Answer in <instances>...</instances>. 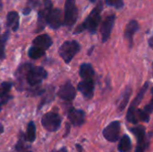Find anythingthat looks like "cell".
Segmentation results:
<instances>
[{
    "mask_svg": "<svg viewBox=\"0 0 153 152\" xmlns=\"http://www.w3.org/2000/svg\"><path fill=\"white\" fill-rule=\"evenodd\" d=\"M102 10V2H100L98 5L90 13L88 17L82 22V25L77 27L75 33L82 32V30H88L91 32H95L99 23L100 22V13Z\"/></svg>",
    "mask_w": 153,
    "mask_h": 152,
    "instance_id": "6da1fadb",
    "label": "cell"
},
{
    "mask_svg": "<svg viewBox=\"0 0 153 152\" xmlns=\"http://www.w3.org/2000/svg\"><path fill=\"white\" fill-rule=\"evenodd\" d=\"M81 46L75 40L65 41L59 48V55L65 63H70L74 56L80 51Z\"/></svg>",
    "mask_w": 153,
    "mask_h": 152,
    "instance_id": "7a4b0ae2",
    "label": "cell"
},
{
    "mask_svg": "<svg viewBox=\"0 0 153 152\" xmlns=\"http://www.w3.org/2000/svg\"><path fill=\"white\" fill-rule=\"evenodd\" d=\"M41 125L48 132H56L61 125V117L56 113L48 112L42 116Z\"/></svg>",
    "mask_w": 153,
    "mask_h": 152,
    "instance_id": "3957f363",
    "label": "cell"
},
{
    "mask_svg": "<svg viewBox=\"0 0 153 152\" xmlns=\"http://www.w3.org/2000/svg\"><path fill=\"white\" fill-rule=\"evenodd\" d=\"M148 86H149V83L148 82H145L144 85L142 87V89L140 90L139 93L137 94L136 98L134 99V100L133 101V103L131 104L129 109H128V112H127V115H126V119L128 122L130 123H133V124H136L137 123V118H136V108L137 106L141 103V101L143 100V98L144 97V94L146 93L147 90H148Z\"/></svg>",
    "mask_w": 153,
    "mask_h": 152,
    "instance_id": "277c9868",
    "label": "cell"
},
{
    "mask_svg": "<svg viewBox=\"0 0 153 152\" xmlns=\"http://www.w3.org/2000/svg\"><path fill=\"white\" fill-rule=\"evenodd\" d=\"M78 17V10L75 5V0H66L65 4L64 23L67 26H72L76 22Z\"/></svg>",
    "mask_w": 153,
    "mask_h": 152,
    "instance_id": "5b68a950",
    "label": "cell"
},
{
    "mask_svg": "<svg viewBox=\"0 0 153 152\" xmlns=\"http://www.w3.org/2000/svg\"><path fill=\"white\" fill-rule=\"evenodd\" d=\"M47 75L48 73L43 67H30L27 73V82L30 85L35 86L37 84H39L44 79H46Z\"/></svg>",
    "mask_w": 153,
    "mask_h": 152,
    "instance_id": "8992f818",
    "label": "cell"
},
{
    "mask_svg": "<svg viewBox=\"0 0 153 152\" xmlns=\"http://www.w3.org/2000/svg\"><path fill=\"white\" fill-rule=\"evenodd\" d=\"M120 132V122L114 121L110 123L104 130H103V136L108 142H115L117 141Z\"/></svg>",
    "mask_w": 153,
    "mask_h": 152,
    "instance_id": "52a82bcc",
    "label": "cell"
},
{
    "mask_svg": "<svg viewBox=\"0 0 153 152\" xmlns=\"http://www.w3.org/2000/svg\"><path fill=\"white\" fill-rule=\"evenodd\" d=\"M52 9V3L49 0H44L43 6L39 12V18H38V31L43 30L47 24V18L49 12Z\"/></svg>",
    "mask_w": 153,
    "mask_h": 152,
    "instance_id": "ba28073f",
    "label": "cell"
},
{
    "mask_svg": "<svg viewBox=\"0 0 153 152\" xmlns=\"http://www.w3.org/2000/svg\"><path fill=\"white\" fill-rule=\"evenodd\" d=\"M115 20H116V15L112 14V15L108 16L102 22L100 32H101V37H102L103 42H106L109 39L112 29L115 24Z\"/></svg>",
    "mask_w": 153,
    "mask_h": 152,
    "instance_id": "9c48e42d",
    "label": "cell"
},
{
    "mask_svg": "<svg viewBox=\"0 0 153 152\" xmlns=\"http://www.w3.org/2000/svg\"><path fill=\"white\" fill-rule=\"evenodd\" d=\"M47 23L54 30L58 29L62 24V13L61 10L58 8L51 9L49 12L48 18H47Z\"/></svg>",
    "mask_w": 153,
    "mask_h": 152,
    "instance_id": "30bf717a",
    "label": "cell"
},
{
    "mask_svg": "<svg viewBox=\"0 0 153 152\" xmlns=\"http://www.w3.org/2000/svg\"><path fill=\"white\" fill-rule=\"evenodd\" d=\"M131 132L137 138V147L135 152H144L146 148L145 143V129L143 126H137L131 129Z\"/></svg>",
    "mask_w": 153,
    "mask_h": 152,
    "instance_id": "8fae6325",
    "label": "cell"
},
{
    "mask_svg": "<svg viewBox=\"0 0 153 152\" xmlns=\"http://www.w3.org/2000/svg\"><path fill=\"white\" fill-rule=\"evenodd\" d=\"M57 95L60 99H64V100H73L76 95V90L74 89V87L73 86V84H71L70 82H67L65 84H64L58 90Z\"/></svg>",
    "mask_w": 153,
    "mask_h": 152,
    "instance_id": "7c38bea8",
    "label": "cell"
},
{
    "mask_svg": "<svg viewBox=\"0 0 153 152\" xmlns=\"http://www.w3.org/2000/svg\"><path fill=\"white\" fill-rule=\"evenodd\" d=\"M68 119L73 125L80 126L85 121V113L82 110L72 108L68 112Z\"/></svg>",
    "mask_w": 153,
    "mask_h": 152,
    "instance_id": "4fadbf2b",
    "label": "cell"
},
{
    "mask_svg": "<svg viewBox=\"0 0 153 152\" xmlns=\"http://www.w3.org/2000/svg\"><path fill=\"white\" fill-rule=\"evenodd\" d=\"M139 30V23L133 20L130 21L127 25L126 26V30H125V38L129 43V47H132L133 42H134V35Z\"/></svg>",
    "mask_w": 153,
    "mask_h": 152,
    "instance_id": "5bb4252c",
    "label": "cell"
},
{
    "mask_svg": "<svg viewBox=\"0 0 153 152\" xmlns=\"http://www.w3.org/2000/svg\"><path fill=\"white\" fill-rule=\"evenodd\" d=\"M78 90L82 93V95L87 98L91 99L93 96L94 91V82L93 80H83L78 83Z\"/></svg>",
    "mask_w": 153,
    "mask_h": 152,
    "instance_id": "9a60e30c",
    "label": "cell"
},
{
    "mask_svg": "<svg viewBox=\"0 0 153 152\" xmlns=\"http://www.w3.org/2000/svg\"><path fill=\"white\" fill-rule=\"evenodd\" d=\"M33 44L35 47H38L42 48L43 50H46L51 47L52 39L48 34H42L33 39Z\"/></svg>",
    "mask_w": 153,
    "mask_h": 152,
    "instance_id": "2e32d148",
    "label": "cell"
},
{
    "mask_svg": "<svg viewBox=\"0 0 153 152\" xmlns=\"http://www.w3.org/2000/svg\"><path fill=\"white\" fill-rule=\"evenodd\" d=\"M80 76L83 80H93L94 70L90 64H82L80 67Z\"/></svg>",
    "mask_w": 153,
    "mask_h": 152,
    "instance_id": "e0dca14e",
    "label": "cell"
},
{
    "mask_svg": "<svg viewBox=\"0 0 153 152\" xmlns=\"http://www.w3.org/2000/svg\"><path fill=\"white\" fill-rule=\"evenodd\" d=\"M6 24L9 27H12L13 30H17L19 27V16L16 12H10L6 16Z\"/></svg>",
    "mask_w": 153,
    "mask_h": 152,
    "instance_id": "ac0fdd59",
    "label": "cell"
},
{
    "mask_svg": "<svg viewBox=\"0 0 153 152\" xmlns=\"http://www.w3.org/2000/svg\"><path fill=\"white\" fill-rule=\"evenodd\" d=\"M131 93H132V89L130 87H127L125 90V91H124V93H123V95L121 97V100H120L119 105H118L119 111H123L126 108V106L128 103V100H129V98L131 96Z\"/></svg>",
    "mask_w": 153,
    "mask_h": 152,
    "instance_id": "d6986e66",
    "label": "cell"
},
{
    "mask_svg": "<svg viewBox=\"0 0 153 152\" xmlns=\"http://www.w3.org/2000/svg\"><path fill=\"white\" fill-rule=\"evenodd\" d=\"M131 146H132L131 139L129 138L128 135H124L119 142L118 151L120 152H127L128 151H130Z\"/></svg>",
    "mask_w": 153,
    "mask_h": 152,
    "instance_id": "ffe728a7",
    "label": "cell"
},
{
    "mask_svg": "<svg viewBox=\"0 0 153 152\" xmlns=\"http://www.w3.org/2000/svg\"><path fill=\"white\" fill-rule=\"evenodd\" d=\"M36 139V127L33 122H30L27 126L26 140L30 142H33Z\"/></svg>",
    "mask_w": 153,
    "mask_h": 152,
    "instance_id": "44dd1931",
    "label": "cell"
},
{
    "mask_svg": "<svg viewBox=\"0 0 153 152\" xmlns=\"http://www.w3.org/2000/svg\"><path fill=\"white\" fill-rule=\"evenodd\" d=\"M44 51L42 48L40 47H31L29 51H28V56L32 58V59H38L39 57H41L43 55H44Z\"/></svg>",
    "mask_w": 153,
    "mask_h": 152,
    "instance_id": "7402d4cb",
    "label": "cell"
},
{
    "mask_svg": "<svg viewBox=\"0 0 153 152\" xmlns=\"http://www.w3.org/2000/svg\"><path fill=\"white\" fill-rule=\"evenodd\" d=\"M12 88V83L8 82H4L0 84V99H4L7 96L8 92Z\"/></svg>",
    "mask_w": 153,
    "mask_h": 152,
    "instance_id": "603a6c76",
    "label": "cell"
},
{
    "mask_svg": "<svg viewBox=\"0 0 153 152\" xmlns=\"http://www.w3.org/2000/svg\"><path fill=\"white\" fill-rule=\"evenodd\" d=\"M106 4L110 5V6H114L116 8H121L124 6V1L123 0H105Z\"/></svg>",
    "mask_w": 153,
    "mask_h": 152,
    "instance_id": "cb8c5ba5",
    "label": "cell"
},
{
    "mask_svg": "<svg viewBox=\"0 0 153 152\" xmlns=\"http://www.w3.org/2000/svg\"><path fill=\"white\" fill-rule=\"evenodd\" d=\"M7 35H8V33L6 32L0 39V58H3L4 56V42H5V40L7 39V37H6Z\"/></svg>",
    "mask_w": 153,
    "mask_h": 152,
    "instance_id": "d4e9b609",
    "label": "cell"
},
{
    "mask_svg": "<svg viewBox=\"0 0 153 152\" xmlns=\"http://www.w3.org/2000/svg\"><path fill=\"white\" fill-rule=\"evenodd\" d=\"M136 113L138 114L139 118H140L142 121H143V122H147V123L149 122V120H150V114L146 113L144 110H138Z\"/></svg>",
    "mask_w": 153,
    "mask_h": 152,
    "instance_id": "484cf974",
    "label": "cell"
},
{
    "mask_svg": "<svg viewBox=\"0 0 153 152\" xmlns=\"http://www.w3.org/2000/svg\"><path fill=\"white\" fill-rule=\"evenodd\" d=\"M23 139H24V136H23ZM19 140V142H18V143L16 144V146H15V149H16V151L19 152H22V151H24L25 150H26V147L24 146V143H23V142H24V140Z\"/></svg>",
    "mask_w": 153,
    "mask_h": 152,
    "instance_id": "4316f807",
    "label": "cell"
},
{
    "mask_svg": "<svg viewBox=\"0 0 153 152\" xmlns=\"http://www.w3.org/2000/svg\"><path fill=\"white\" fill-rule=\"evenodd\" d=\"M152 96L151 102H150V103L145 107V108H144V111H145L146 113H148V114H151L153 111V88L152 90Z\"/></svg>",
    "mask_w": 153,
    "mask_h": 152,
    "instance_id": "83f0119b",
    "label": "cell"
},
{
    "mask_svg": "<svg viewBox=\"0 0 153 152\" xmlns=\"http://www.w3.org/2000/svg\"><path fill=\"white\" fill-rule=\"evenodd\" d=\"M28 3L30 6V9L31 8H34V7H37L39 4V0H28Z\"/></svg>",
    "mask_w": 153,
    "mask_h": 152,
    "instance_id": "f1b7e54d",
    "label": "cell"
},
{
    "mask_svg": "<svg viewBox=\"0 0 153 152\" xmlns=\"http://www.w3.org/2000/svg\"><path fill=\"white\" fill-rule=\"evenodd\" d=\"M30 8H28V7H26V8H24V10H23V14L24 15H27V14H29L30 13Z\"/></svg>",
    "mask_w": 153,
    "mask_h": 152,
    "instance_id": "f546056e",
    "label": "cell"
},
{
    "mask_svg": "<svg viewBox=\"0 0 153 152\" xmlns=\"http://www.w3.org/2000/svg\"><path fill=\"white\" fill-rule=\"evenodd\" d=\"M149 43H150V46L152 47L153 48V37H152L151 39H150V41H149Z\"/></svg>",
    "mask_w": 153,
    "mask_h": 152,
    "instance_id": "4dcf8cb0",
    "label": "cell"
},
{
    "mask_svg": "<svg viewBox=\"0 0 153 152\" xmlns=\"http://www.w3.org/2000/svg\"><path fill=\"white\" fill-rule=\"evenodd\" d=\"M57 152H67V150H66V148L64 147V148H62L61 150H59Z\"/></svg>",
    "mask_w": 153,
    "mask_h": 152,
    "instance_id": "1f68e13d",
    "label": "cell"
},
{
    "mask_svg": "<svg viewBox=\"0 0 153 152\" xmlns=\"http://www.w3.org/2000/svg\"><path fill=\"white\" fill-rule=\"evenodd\" d=\"M3 132H4V127H3L2 125H0V134L3 133Z\"/></svg>",
    "mask_w": 153,
    "mask_h": 152,
    "instance_id": "d6a6232c",
    "label": "cell"
},
{
    "mask_svg": "<svg viewBox=\"0 0 153 152\" xmlns=\"http://www.w3.org/2000/svg\"><path fill=\"white\" fill-rule=\"evenodd\" d=\"M2 6H3V4H2V1L0 0V10L2 9Z\"/></svg>",
    "mask_w": 153,
    "mask_h": 152,
    "instance_id": "836d02e7",
    "label": "cell"
},
{
    "mask_svg": "<svg viewBox=\"0 0 153 152\" xmlns=\"http://www.w3.org/2000/svg\"><path fill=\"white\" fill-rule=\"evenodd\" d=\"M2 104H4V103H0V111H1V106H2Z\"/></svg>",
    "mask_w": 153,
    "mask_h": 152,
    "instance_id": "e575fe53",
    "label": "cell"
},
{
    "mask_svg": "<svg viewBox=\"0 0 153 152\" xmlns=\"http://www.w3.org/2000/svg\"><path fill=\"white\" fill-rule=\"evenodd\" d=\"M23 152H31V151H23Z\"/></svg>",
    "mask_w": 153,
    "mask_h": 152,
    "instance_id": "d590c367",
    "label": "cell"
},
{
    "mask_svg": "<svg viewBox=\"0 0 153 152\" xmlns=\"http://www.w3.org/2000/svg\"><path fill=\"white\" fill-rule=\"evenodd\" d=\"M89 1H91V2H94L95 0H89Z\"/></svg>",
    "mask_w": 153,
    "mask_h": 152,
    "instance_id": "8d00e7d4",
    "label": "cell"
},
{
    "mask_svg": "<svg viewBox=\"0 0 153 152\" xmlns=\"http://www.w3.org/2000/svg\"><path fill=\"white\" fill-rule=\"evenodd\" d=\"M152 67H153V64H152Z\"/></svg>",
    "mask_w": 153,
    "mask_h": 152,
    "instance_id": "74e56055",
    "label": "cell"
}]
</instances>
